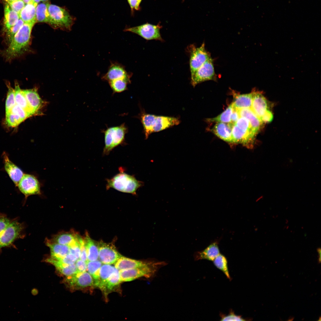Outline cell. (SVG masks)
I'll return each mask as SVG.
<instances>
[{
	"label": "cell",
	"instance_id": "21",
	"mask_svg": "<svg viewBox=\"0 0 321 321\" xmlns=\"http://www.w3.org/2000/svg\"><path fill=\"white\" fill-rule=\"evenodd\" d=\"M31 108L35 114L38 113L43 104V101L35 89L23 90Z\"/></svg>",
	"mask_w": 321,
	"mask_h": 321
},
{
	"label": "cell",
	"instance_id": "47",
	"mask_svg": "<svg viewBox=\"0 0 321 321\" xmlns=\"http://www.w3.org/2000/svg\"><path fill=\"white\" fill-rule=\"evenodd\" d=\"M81 244V254L80 259L87 262V261L86 248L84 240L81 237L80 239Z\"/></svg>",
	"mask_w": 321,
	"mask_h": 321
},
{
	"label": "cell",
	"instance_id": "11",
	"mask_svg": "<svg viewBox=\"0 0 321 321\" xmlns=\"http://www.w3.org/2000/svg\"><path fill=\"white\" fill-rule=\"evenodd\" d=\"M216 75L215 73L213 60L211 56L195 72L191 77V83L195 87L197 84L208 80L215 81Z\"/></svg>",
	"mask_w": 321,
	"mask_h": 321
},
{
	"label": "cell",
	"instance_id": "2",
	"mask_svg": "<svg viewBox=\"0 0 321 321\" xmlns=\"http://www.w3.org/2000/svg\"><path fill=\"white\" fill-rule=\"evenodd\" d=\"M139 119L142 125L145 139L152 133L163 131L175 125L180 122L177 118L164 116L156 115L142 111Z\"/></svg>",
	"mask_w": 321,
	"mask_h": 321
},
{
	"label": "cell",
	"instance_id": "55",
	"mask_svg": "<svg viewBox=\"0 0 321 321\" xmlns=\"http://www.w3.org/2000/svg\"><path fill=\"white\" fill-rule=\"evenodd\" d=\"M10 0V1H14V0Z\"/></svg>",
	"mask_w": 321,
	"mask_h": 321
},
{
	"label": "cell",
	"instance_id": "41",
	"mask_svg": "<svg viewBox=\"0 0 321 321\" xmlns=\"http://www.w3.org/2000/svg\"><path fill=\"white\" fill-rule=\"evenodd\" d=\"M3 0L4 2L7 4L12 10L18 14L23 8L25 4L23 0Z\"/></svg>",
	"mask_w": 321,
	"mask_h": 321
},
{
	"label": "cell",
	"instance_id": "12",
	"mask_svg": "<svg viewBox=\"0 0 321 321\" xmlns=\"http://www.w3.org/2000/svg\"><path fill=\"white\" fill-rule=\"evenodd\" d=\"M97 246L98 258L103 264L110 265L115 263L122 256L111 243L101 241L98 243Z\"/></svg>",
	"mask_w": 321,
	"mask_h": 321
},
{
	"label": "cell",
	"instance_id": "32",
	"mask_svg": "<svg viewBox=\"0 0 321 321\" xmlns=\"http://www.w3.org/2000/svg\"><path fill=\"white\" fill-rule=\"evenodd\" d=\"M48 2L38 4L36 9V20L37 22H44L49 23L50 18L48 10Z\"/></svg>",
	"mask_w": 321,
	"mask_h": 321
},
{
	"label": "cell",
	"instance_id": "18",
	"mask_svg": "<svg viewBox=\"0 0 321 321\" xmlns=\"http://www.w3.org/2000/svg\"><path fill=\"white\" fill-rule=\"evenodd\" d=\"M234 125L231 123L217 122L212 129L211 131L223 140L233 143L232 130Z\"/></svg>",
	"mask_w": 321,
	"mask_h": 321
},
{
	"label": "cell",
	"instance_id": "13",
	"mask_svg": "<svg viewBox=\"0 0 321 321\" xmlns=\"http://www.w3.org/2000/svg\"><path fill=\"white\" fill-rule=\"evenodd\" d=\"M132 75L131 73L126 71L122 64L117 62H111L107 72L102 76L101 78L108 82L120 79L130 78Z\"/></svg>",
	"mask_w": 321,
	"mask_h": 321
},
{
	"label": "cell",
	"instance_id": "44",
	"mask_svg": "<svg viewBox=\"0 0 321 321\" xmlns=\"http://www.w3.org/2000/svg\"><path fill=\"white\" fill-rule=\"evenodd\" d=\"M12 220L5 214L0 213V235Z\"/></svg>",
	"mask_w": 321,
	"mask_h": 321
},
{
	"label": "cell",
	"instance_id": "10",
	"mask_svg": "<svg viewBox=\"0 0 321 321\" xmlns=\"http://www.w3.org/2000/svg\"><path fill=\"white\" fill-rule=\"evenodd\" d=\"M161 27L159 24L154 25L147 23L137 26L126 27L123 31L138 34L147 40H155L163 41L160 32Z\"/></svg>",
	"mask_w": 321,
	"mask_h": 321
},
{
	"label": "cell",
	"instance_id": "53",
	"mask_svg": "<svg viewBox=\"0 0 321 321\" xmlns=\"http://www.w3.org/2000/svg\"><path fill=\"white\" fill-rule=\"evenodd\" d=\"M25 4H26L29 2H30L31 0H23Z\"/></svg>",
	"mask_w": 321,
	"mask_h": 321
},
{
	"label": "cell",
	"instance_id": "25",
	"mask_svg": "<svg viewBox=\"0 0 321 321\" xmlns=\"http://www.w3.org/2000/svg\"><path fill=\"white\" fill-rule=\"evenodd\" d=\"M79 236L77 233L71 231L59 233L49 240L53 243L69 246L76 241Z\"/></svg>",
	"mask_w": 321,
	"mask_h": 321
},
{
	"label": "cell",
	"instance_id": "19",
	"mask_svg": "<svg viewBox=\"0 0 321 321\" xmlns=\"http://www.w3.org/2000/svg\"><path fill=\"white\" fill-rule=\"evenodd\" d=\"M219 240L211 243L204 250L198 252L196 254V259H206L213 261L220 254L218 246Z\"/></svg>",
	"mask_w": 321,
	"mask_h": 321
},
{
	"label": "cell",
	"instance_id": "26",
	"mask_svg": "<svg viewBox=\"0 0 321 321\" xmlns=\"http://www.w3.org/2000/svg\"><path fill=\"white\" fill-rule=\"evenodd\" d=\"M121 282L119 270L117 269L99 288L106 295Z\"/></svg>",
	"mask_w": 321,
	"mask_h": 321
},
{
	"label": "cell",
	"instance_id": "50",
	"mask_svg": "<svg viewBox=\"0 0 321 321\" xmlns=\"http://www.w3.org/2000/svg\"><path fill=\"white\" fill-rule=\"evenodd\" d=\"M240 117L239 110L233 107V109L231 115V123L235 124Z\"/></svg>",
	"mask_w": 321,
	"mask_h": 321
},
{
	"label": "cell",
	"instance_id": "37",
	"mask_svg": "<svg viewBox=\"0 0 321 321\" xmlns=\"http://www.w3.org/2000/svg\"><path fill=\"white\" fill-rule=\"evenodd\" d=\"M7 84L8 91L5 103L6 113L10 111L16 104L14 89L9 83H7Z\"/></svg>",
	"mask_w": 321,
	"mask_h": 321
},
{
	"label": "cell",
	"instance_id": "3",
	"mask_svg": "<svg viewBox=\"0 0 321 321\" xmlns=\"http://www.w3.org/2000/svg\"><path fill=\"white\" fill-rule=\"evenodd\" d=\"M106 188H113L119 191L136 194L137 190L144 185L133 176L121 172L106 180Z\"/></svg>",
	"mask_w": 321,
	"mask_h": 321
},
{
	"label": "cell",
	"instance_id": "22",
	"mask_svg": "<svg viewBox=\"0 0 321 321\" xmlns=\"http://www.w3.org/2000/svg\"><path fill=\"white\" fill-rule=\"evenodd\" d=\"M38 4L31 1L25 4V6L19 13V18L24 23H36V9Z\"/></svg>",
	"mask_w": 321,
	"mask_h": 321
},
{
	"label": "cell",
	"instance_id": "45",
	"mask_svg": "<svg viewBox=\"0 0 321 321\" xmlns=\"http://www.w3.org/2000/svg\"><path fill=\"white\" fill-rule=\"evenodd\" d=\"M221 321H245V319L241 316L236 315L233 311H231L228 315H221Z\"/></svg>",
	"mask_w": 321,
	"mask_h": 321
},
{
	"label": "cell",
	"instance_id": "42",
	"mask_svg": "<svg viewBox=\"0 0 321 321\" xmlns=\"http://www.w3.org/2000/svg\"><path fill=\"white\" fill-rule=\"evenodd\" d=\"M57 270L62 274L67 277L78 273L75 264L68 265Z\"/></svg>",
	"mask_w": 321,
	"mask_h": 321
},
{
	"label": "cell",
	"instance_id": "20",
	"mask_svg": "<svg viewBox=\"0 0 321 321\" xmlns=\"http://www.w3.org/2000/svg\"><path fill=\"white\" fill-rule=\"evenodd\" d=\"M238 110L240 117H244L249 121L252 131L256 135L261 128L263 123L251 108H244Z\"/></svg>",
	"mask_w": 321,
	"mask_h": 321
},
{
	"label": "cell",
	"instance_id": "43",
	"mask_svg": "<svg viewBox=\"0 0 321 321\" xmlns=\"http://www.w3.org/2000/svg\"><path fill=\"white\" fill-rule=\"evenodd\" d=\"M11 111L18 115L23 121L30 117L24 109L17 104L13 107Z\"/></svg>",
	"mask_w": 321,
	"mask_h": 321
},
{
	"label": "cell",
	"instance_id": "7",
	"mask_svg": "<svg viewBox=\"0 0 321 321\" xmlns=\"http://www.w3.org/2000/svg\"><path fill=\"white\" fill-rule=\"evenodd\" d=\"M24 229L23 224L12 220L0 235V250L12 246L16 240L23 238Z\"/></svg>",
	"mask_w": 321,
	"mask_h": 321
},
{
	"label": "cell",
	"instance_id": "8",
	"mask_svg": "<svg viewBox=\"0 0 321 321\" xmlns=\"http://www.w3.org/2000/svg\"><path fill=\"white\" fill-rule=\"evenodd\" d=\"M42 185L37 176L32 174H24L17 187L25 196V200L33 195H41Z\"/></svg>",
	"mask_w": 321,
	"mask_h": 321
},
{
	"label": "cell",
	"instance_id": "23",
	"mask_svg": "<svg viewBox=\"0 0 321 321\" xmlns=\"http://www.w3.org/2000/svg\"><path fill=\"white\" fill-rule=\"evenodd\" d=\"M5 4L3 29L6 32L18 22L20 18L18 13L12 10L7 4Z\"/></svg>",
	"mask_w": 321,
	"mask_h": 321
},
{
	"label": "cell",
	"instance_id": "36",
	"mask_svg": "<svg viewBox=\"0 0 321 321\" xmlns=\"http://www.w3.org/2000/svg\"><path fill=\"white\" fill-rule=\"evenodd\" d=\"M87 269L88 273L92 276L94 281L97 280L99 277L100 270L102 263L97 260L86 262Z\"/></svg>",
	"mask_w": 321,
	"mask_h": 321
},
{
	"label": "cell",
	"instance_id": "38",
	"mask_svg": "<svg viewBox=\"0 0 321 321\" xmlns=\"http://www.w3.org/2000/svg\"><path fill=\"white\" fill-rule=\"evenodd\" d=\"M24 23V22L19 18L18 22L5 32V41L8 44Z\"/></svg>",
	"mask_w": 321,
	"mask_h": 321
},
{
	"label": "cell",
	"instance_id": "27",
	"mask_svg": "<svg viewBox=\"0 0 321 321\" xmlns=\"http://www.w3.org/2000/svg\"><path fill=\"white\" fill-rule=\"evenodd\" d=\"M15 85L14 89L16 104L24 109L30 117L35 114L29 106L23 90L20 88L17 81L15 82Z\"/></svg>",
	"mask_w": 321,
	"mask_h": 321
},
{
	"label": "cell",
	"instance_id": "5",
	"mask_svg": "<svg viewBox=\"0 0 321 321\" xmlns=\"http://www.w3.org/2000/svg\"><path fill=\"white\" fill-rule=\"evenodd\" d=\"M127 131V128L124 124L106 130L104 132L105 147L103 155H108L114 148L123 143Z\"/></svg>",
	"mask_w": 321,
	"mask_h": 321
},
{
	"label": "cell",
	"instance_id": "17",
	"mask_svg": "<svg viewBox=\"0 0 321 321\" xmlns=\"http://www.w3.org/2000/svg\"><path fill=\"white\" fill-rule=\"evenodd\" d=\"M251 132L243 130L234 124L232 130L233 143H240L246 146H249L254 138Z\"/></svg>",
	"mask_w": 321,
	"mask_h": 321
},
{
	"label": "cell",
	"instance_id": "4",
	"mask_svg": "<svg viewBox=\"0 0 321 321\" xmlns=\"http://www.w3.org/2000/svg\"><path fill=\"white\" fill-rule=\"evenodd\" d=\"M47 8L50 18L49 24L55 28L68 30L71 28L73 22V19L66 10L48 3Z\"/></svg>",
	"mask_w": 321,
	"mask_h": 321
},
{
	"label": "cell",
	"instance_id": "52",
	"mask_svg": "<svg viewBox=\"0 0 321 321\" xmlns=\"http://www.w3.org/2000/svg\"><path fill=\"white\" fill-rule=\"evenodd\" d=\"M31 1L37 4H38L40 1V0H31Z\"/></svg>",
	"mask_w": 321,
	"mask_h": 321
},
{
	"label": "cell",
	"instance_id": "24",
	"mask_svg": "<svg viewBox=\"0 0 321 321\" xmlns=\"http://www.w3.org/2000/svg\"><path fill=\"white\" fill-rule=\"evenodd\" d=\"M149 262H144L122 256L114 263V267L119 270L136 268L144 265Z\"/></svg>",
	"mask_w": 321,
	"mask_h": 321
},
{
	"label": "cell",
	"instance_id": "9",
	"mask_svg": "<svg viewBox=\"0 0 321 321\" xmlns=\"http://www.w3.org/2000/svg\"><path fill=\"white\" fill-rule=\"evenodd\" d=\"M187 50L190 54V67L191 77L210 57V53L205 48L204 43L199 47L193 45L188 46Z\"/></svg>",
	"mask_w": 321,
	"mask_h": 321
},
{
	"label": "cell",
	"instance_id": "28",
	"mask_svg": "<svg viewBox=\"0 0 321 321\" xmlns=\"http://www.w3.org/2000/svg\"><path fill=\"white\" fill-rule=\"evenodd\" d=\"M46 245L49 248L51 257L54 258H63L69 254L70 247L68 245L53 243L47 240Z\"/></svg>",
	"mask_w": 321,
	"mask_h": 321
},
{
	"label": "cell",
	"instance_id": "35",
	"mask_svg": "<svg viewBox=\"0 0 321 321\" xmlns=\"http://www.w3.org/2000/svg\"><path fill=\"white\" fill-rule=\"evenodd\" d=\"M213 262L215 266L222 271L227 278L230 280L231 278L229 273L228 262L226 257L224 255L220 253L216 257Z\"/></svg>",
	"mask_w": 321,
	"mask_h": 321
},
{
	"label": "cell",
	"instance_id": "39",
	"mask_svg": "<svg viewBox=\"0 0 321 321\" xmlns=\"http://www.w3.org/2000/svg\"><path fill=\"white\" fill-rule=\"evenodd\" d=\"M6 121L7 125L12 127L18 126L23 121L18 115L11 111L6 113Z\"/></svg>",
	"mask_w": 321,
	"mask_h": 321
},
{
	"label": "cell",
	"instance_id": "1",
	"mask_svg": "<svg viewBox=\"0 0 321 321\" xmlns=\"http://www.w3.org/2000/svg\"><path fill=\"white\" fill-rule=\"evenodd\" d=\"M34 24L24 23L1 54L7 61H11L23 54L28 50L32 28Z\"/></svg>",
	"mask_w": 321,
	"mask_h": 321
},
{
	"label": "cell",
	"instance_id": "34",
	"mask_svg": "<svg viewBox=\"0 0 321 321\" xmlns=\"http://www.w3.org/2000/svg\"><path fill=\"white\" fill-rule=\"evenodd\" d=\"M233 109V106L232 103L221 114L216 117L207 119V121L212 122L231 123V115Z\"/></svg>",
	"mask_w": 321,
	"mask_h": 321
},
{
	"label": "cell",
	"instance_id": "30",
	"mask_svg": "<svg viewBox=\"0 0 321 321\" xmlns=\"http://www.w3.org/2000/svg\"><path fill=\"white\" fill-rule=\"evenodd\" d=\"M84 240L86 250L87 261L97 260L99 257L97 244H95L87 233Z\"/></svg>",
	"mask_w": 321,
	"mask_h": 321
},
{
	"label": "cell",
	"instance_id": "54",
	"mask_svg": "<svg viewBox=\"0 0 321 321\" xmlns=\"http://www.w3.org/2000/svg\"><path fill=\"white\" fill-rule=\"evenodd\" d=\"M48 0H40V1H42V2H47Z\"/></svg>",
	"mask_w": 321,
	"mask_h": 321
},
{
	"label": "cell",
	"instance_id": "15",
	"mask_svg": "<svg viewBox=\"0 0 321 321\" xmlns=\"http://www.w3.org/2000/svg\"><path fill=\"white\" fill-rule=\"evenodd\" d=\"M2 156L4 170L15 186L17 187L24 173L21 169L10 160L6 152H3Z\"/></svg>",
	"mask_w": 321,
	"mask_h": 321
},
{
	"label": "cell",
	"instance_id": "33",
	"mask_svg": "<svg viewBox=\"0 0 321 321\" xmlns=\"http://www.w3.org/2000/svg\"><path fill=\"white\" fill-rule=\"evenodd\" d=\"M130 78L118 79L108 82L114 93H120L127 89L128 84L131 83Z\"/></svg>",
	"mask_w": 321,
	"mask_h": 321
},
{
	"label": "cell",
	"instance_id": "6",
	"mask_svg": "<svg viewBox=\"0 0 321 321\" xmlns=\"http://www.w3.org/2000/svg\"><path fill=\"white\" fill-rule=\"evenodd\" d=\"M162 262H149L146 265L139 267L119 270L121 282L129 281L139 278H149L154 274Z\"/></svg>",
	"mask_w": 321,
	"mask_h": 321
},
{
	"label": "cell",
	"instance_id": "56",
	"mask_svg": "<svg viewBox=\"0 0 321 321\" xmlns=\"http://www.w3.org/2000/svg\"><path fill=\"white\" fill-rule=\"evenodd\" d=\"M140 0V1H142V0Z\"/></svg>",
	"mask_w": 321,
	"mask_h": 321
},
{
	"label": "cell",
	"instance_id": "51",
	"mask_svg": "<svg viewBox=\"0 0 321 321\" xmlns=\"http://www.w3.org/2000/svg\"><path fill=\"white\" fill-rule=\"evenodd\" d=\"M317 250L318 254V262L320 263L321 262V249L320 248H318Z\"/></svg>",
	"mask_w": 321,
	"mask_h": 321
},
{
	"label": "cell",
	"instance_id": "49",
	"mask_svg": "<svg viewBox=\"0 0 321 321\" xmlns=\"http://www.w3.org/2000/svg\"><path fill=\"white\" fill-rule=\"evenodd\" d=\"M273 119V115L269 109L267 110L261 118V121L263 123L269 122Z\"/></svg>",
	"mask_w": 321,
	"mask_h": 321
},
{
	"label": "cell",
	"instance_id": "16",
	"mask_svg": "<svg viewBox=\"0 0 321 321\" xmlns=\"http://www.w3.org/2000/svg\"><path fill=\"white\" fill-rule=\"evenodd\" d=\"M251 108L261 121L262 118L268 109L267 100L261 93L253 92Z\"/></svg>",
	"mask_w": 321,
	"mask_h": 321
},
{
	"label": "cell",
	"instance_id": "48",
	"mask_svg": "<svg viewBox=\"0 0 321 321\" xmlns=\"http://www.w3.org/2000/svg\"><path fill=\"white\" fill-rule=\"evenodd\" d=\"M130 7L131 12L133 14L134 10H138L140 9V5L141 1L139 0H127Z\"/></svg>",
	"mask_w": 321,
	"mask_h": 321
},
{
	"label": "cell",
	"instance_id": "14",
	"mask_svg": "<svg viewBox=\"0 0 321 321\" xmlns=\"http://www.w3.org/2000/svg\"><path fill=\"white\" fill-rule=\"evenodd\" d=\"M66 281L71 288L75 289L94 286L93 278L89 273L86 272L67 277Z\"/></svg>",
	"mask_w": 321,
	"mask_h": 321
},
{
	"label": "cell",
	"instance_id": "29",
	"mask_svg": "<svg viewBox=\"0 0 321 321\" xmlns=\"http://www.w3.org/2000/svg\"><path fill=\"white\" fill-rule=\"evenodd\" d=\"M253 92L250 93L235 94L234 100L232 103L233 107L238 109L244 108H251Z\"/></svg>",
	"mask_w": 321,
	"mask_h": 321
},
{
	"label": "cell",
	"instance_id": "40",
	"mask_svg": "<svg viewBox=\"0 0 321 321\" xmlns=\"http://www.w3.org/2000/svg\"><path fill=\"white\" fill-rule=\"evenodd\" d=\"M240 128L253 133L250 123L248 119L244 117H240L235 124Z\"/></svg>",
	"mask_w": 321,
	"mask_h": 321
},
{
	"label": "cell",
	"instance_id": "31",
	"mask_svg": "<svg viewBox=\"0 0 321 321\" xmlns=\"http://www.w3.org/2000/svg\"><path fill=\"white\" fill-rule=\"evenodd\" d=\"M116 269L115 267L109 264H105L102 265L100 270L99 278L94 281V286L99 288Z\"/></svg>",
	"mask_w": 321,
	"mask_h": 321
},
{
	"label": "cell",
	"instance_id": "46",
	"mask_svg": "<svg viewBox=\"0 0 321 321\" xmlns=\"http://www.w3.org/2000/svg\"><path fill=\"white\" fill-rule=\"evenodd\" d=\"M78 273L86 272L87 269L86 262L80 259H78L75 263Z\"/></svg>",
	"mask_w": 321,
	"mask_h": 321
}]
</instances>
